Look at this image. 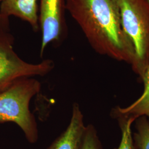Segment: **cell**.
<instances>
[{"label": "cell", "instance_id": "obj_11", "mask_svg": "<svg viewBox=\"0 0 149 149\" xmlns=\"http://www.w3.org/2000/svg\"><path fill=\"white\" fill-rule=\"evenodd\" d=\"M81 149H103L97 130L92 124L86 126Z\"/></svg>", "mask_w": 149, "mask_h": 149}, {"label": "cell", "instance_id": "obj_6", "mask_svg": "<svg viewBox=\"0 0 149 149\" xmlns=\"http://www.w3.org/2000/svg\"><path fill=\"white\" fill-rule=\"evenodd\" d=\"M86 129L82 112L74 103L69 125L47 149H81Z\"/></svg>", "mask_w": 149, "mask_h": 149}, {"label": "cell", "instance_id": "obj_12", "mask_svg": "<svg viewBox=\"0 0 149 149\" xmlns=\"http://www.w3.org/2000/svg\"><path fill=\"white\" fill-rule=\"evenodd\" d=\"M8 33H10L9 17L0 13V36Z\"/></svg>", "mask_w": 149, "mask_h": 149}, {"label": "cell", "instance_id": "obj_2", "mask_svg": "<svg viewBox=\"0 0 149 149\" xmlns=\"http://www.w3.org/2000/svg\"><path fill=\"white\" fill-rule=\"evenodd\" d=\"M41 87L40 82L37 79L23 78L0 92V123H16L31 144L37 142L39 131L29 104L33 97L39 93Z\"/></svg>", "mask_w": 149, "mask_h": 149}, {"label": "cell", "instance_id": "obj_13", "mask_svg": "<svg viewBox=\"0 0 149 149\" xmlns=\"http://www.w3.org/2000/svg\"><path fill=\"white\" fill-rule=\"evenodd\" d=\"M2 1H3V0H0V1H1V2H2Z\"/></svg>", "mask_w": 149, "mask_h": 149}, {"label": "cell", "instance_id": "obj_14", "mask_svg": "<svg viewBox=\"0 0 149 149\" xmlns=\"http://www.w3.org/2000/svg\"><path fill=\"white\" fill-rule=\"evenodd\" d=\"M148 1H149V0H148Z\"/></svg>", "mask_w": 149, "mask_h": 149}, {"label": "cell", "instance_id": "obj_5", "mask_svg": "<svg viewBox=\"0 0 149 149\" xmlns=\"http://www.w3.org/2000/svg\"><path fill=\"white\" fill-rule=\"evenodd\" d=\"M66 0H40L39 24L42 32L40 56L50 43L59 45L68 36Z\"/></svg>", "mask_w": 149, "mask_h": 149}, {"label": "cell", "instance_id": "obj_4", "mask_svg": "<svg viewBox=\"0 0 149 149\" xmlns=\"http://www.w3.org/2000/svg\"><path fill=\"white\" fill-rule=\"evenodd\" d=\"M14 40L10 33L0 36V92L19 79L45 76L55 68V63L51 59L38 64L22 60L13 50Z\"/></svg>", "mask_w": 149, "mask_h": 149}, {"label": "cell", "instance_id": "obj_10", "mask_svg": "<svg viewBox=\"0 0 149 149\" xmlns=\"http://www.w3.org/2000/svg\"><path fill=\"white\" fill-rule=\"evenodd\" d=\"M136 131L133 134L134 142L138 149H149V120L146 116L136 119Z\"/></svg>", "mask_w": 149, "mask_h": 149}, {"label": "cell", "instance_id": "obj_1", "mask_svg": "<svg viewBox=\"0 0 149 149\" xmlns=\"http://www.w3.org/2000/svg\"><path fill=\"white\" fill-rule=\"evenodd\" d=\"M66 7L96 53L132 64L133 47L123 28L118 0H66Z\"/></svg>", "mask_w": 149, "mask_h": 149}, {"label": "cell", "instance_id": "obj_8", "mask_svg": "<svg viewBox=\"0 0 149 149\" xmlns=\"http://www.w3.org/2000/svg\"><path fill=\"white\" fill-rule=\"evenodd\" d=\"M141 79L144 86L141 95L128 106H118L113 108L111 112V116L113 117L133 116L138 118L141 116H146L149 120V67L146 70Z\"/></svg>", "mask_w": 149, "mask_h": 149}, {"label": "cell", "instance_id": "obj_3", "mask_svg": "<svg viewBox=\"0 0 149 149\" xmlns=\"http://www.w3.org/2000/svg\"><path fill=\"white\" fill-rule=\"evenodd\" d=\"M123 30L133 45L132 68L141 79L149 67V1L118 0Z\"/></svg>", "mask_w": 149, "mask_h": 149}, {"label": "cell", "instance_id": "obj_9", "mask_svg": "<svg viewBox=\"0 0 149 149\" xmlns=\"http://www.w3.org/2000/svg\"><path fill=\"white\" fill-rule=\"evenodd\" d=\"M117 119L121 130L122 137L119 146L113 149H138L134 144L132 132V125L137 118L124 116Z\"/></svg>", "mask_w": 149, "mask_h": 149}, {"label": "cell", "instance_id": "obj_7", "mask_svg": "<svg viewBox=\"0 0 149 149\" xmlns=\"http://www.w3.org/2000/svg\"><path fill=\"white\" fill-rule=\"evenodd\" d=\"M39 0H3L0 6V13L4 16H16L27 22L34 32L39 31Z\"/></svg>", "mask_w": 149, "mask_h": 149}]
</instances>
